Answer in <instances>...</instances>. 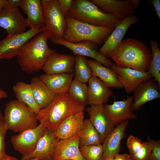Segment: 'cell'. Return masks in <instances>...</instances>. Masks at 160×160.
I'll use <instances>...</instances> for the list:
<instances>
[{
  "mask_svg": "<svg viewBox=\"0 0 160 160\" xmlns=\"http://www.w3.org/2000/svg\"><path fill=\"white\" fill-rule=\"evenodd\" d=\"M85 106L76 101L68 92L56 94L49 104L36 114L37 118L46 128L55 130L66 118L83 111Z\"/></svg>",
  "mask_w": 160,
  "mask_h": 160,
  "instance_id": "obj_1",
  "label": "cell"
},
{
  "mask_svg": "<svg viewBox=\"0 0 160 160\" xmlns=\"http://www.w3.org/2000/svg\"><path fill=\"white\" fill-rule=\"evenodd\" d=\"M152 57L148 45L137 39L128 38L122 41L111 58L119 67L146 72Z\"/></svg>",
  "mask_w": 160,
  "mask_h": 160,
  "instance_id": "obj_2",
  "label": "cell"
},
{
  "mask_svg": "<svg viewBox=\"0 0 160 160\" xmlns=\"http://www.w3.org/2000/svg\"><path fill=\"white\" fill-rule=\"evenodd\" d=\"M47 39L42 32L36 35L23 46L17 59L22 71L31 74L42 69L49 55L56 52L55 50L49 48Z\"/></svg>",
  "mask_w": 160,
  "mask_h": 160,
  "instance_id": "obj_3",
  "label": "cell"
},
{
  "mask_svg": "<svg viewBox=\"0 0 160 160\" xmlns=\"http://www.w3.org/2000/svg\"><path fill=\"white\" fill-rule=\"evenodd\" d=\"M65 17L67 28L62 39L71 43L87 40L92 41L98 45H102L114 29L92 25L68 16Z\"/></svg>",
  "mask_w": 160,
  "mask_h": 160,
  "instance_id": "obj_4",
  "label": "cell"
},
{
  "mask_svg": "<svg viewBox=\"0 0 160 160\" xmlns=\"http://www.w3.org/2000/svg\"><path fill=\"white\" fill-rule=\"evenodd\" d=\"M68 16L92 25L113 28L120 21L113 15L103 12L89 0H73Z\"/></svg>",
  "mask_w": 160,
  "mask_h": 160,
  "instance_id": "obj_5",
  "label": "cell"
},
{
  "mask_svg": "<svg viewBox=\"0 0 160 160\" xmlns=\"http://www.w3.org/2000/svg\"><path fill=\"white\" fill-rule=\"evenodd\" d=\"M4 118L7 129L15 132L20 133L38 126L36 113L17 99L5 104Z\"/></svg>",
  "mask_w": 160,
  "mask_h": 160,
  "instance_id": "obj_6",
  "label": "cell"
},
{
  "mask_svg": "<svg viewBox=\"0 0 160 160\" xmlns=\"http://www.w3.org/2000/svg\"><path fill=\"white\" fill-rule=\"evenodd\" d=\"M44 19L43 32L48 39H63L67 25L60 12L58 0H41Z\"/></svg>",
  "mask_w": 160,
  "mask_h": 160,
  "instance_id": "obj_7",
  "label": "cell"
},
{
  "mask_svg": "<svg viewBox=\"0 0 160 160\" xmlns=\"http://www.w3.org/2000/svg\"><path fill=\"white\" fill-rule=\"evenodd\" d=\"M42 27L30 28L23 33L7 35L0 41V59L9 60L19 54L25 44L36 34L43 32Z\"/></svg>",
  "mask_w": 160,
  "mask_h": 160,
  "instance_id": "obj_8",
  "label": "cell"
},
{
  "mask_svg": "<svg viewBox=\"0 0 160 160\" xmlns=\"http://www.w3.org/2000/svg\"><path fill=\"white\" fill-rule=\"evenodd\" d=\"M138 21L137 16L134 14L128 16L119 21L112 33L99 48V52L105 57L111 58L122 42L129 26L136 24Z\"/></svg>",
  "mask_w": 160,
  "mask_h": 160,
  "instance_id": "obj_9",
  "label": "cell"
},
{
  "mask_svg": "<svg viewBox=\"0 0 160 160\" xmlns=\"http://www.w3.org/2000/svg\"><path fill=\"white\" fill-rule=\"evenodd\" d=\"M50 40L54 44L65 47L69 49L73 52L74 56L81 55L88 57L110 68L113 63L109 58L103 56L99 52L98 45L92 41L86 40L72 43L62 39Z\"/></svg>",
  "mask_w": 160,
  "mask_h": 160,
  "instance_id": "obj_10",
  "label": "cell"
},
{
  "mask_svg": "<svg viewBox=\"0 0 160 160\" xmlns=\"http://www.w3.org/2000/svg\"><path fill=\"white\" fill-rule=\"evenodd\" d=\"M45 127L40 124L34 128L28 129L12 136L11 141L14 149L22 156L34 151L38 141L44 135Z\"/></svg>",
  "mask_w": 160,
  "mask_h": 160,
  "instance_id": "obj_11",
  "label": "cell"
},
{
  "mask_svg": "<svg viewBox=\"0 0 160 160\" xmlns=\"http://www.w3.org/2000/svg\"><path fill=\"white\" fill-rule=\"evenodd\" d=\"M104 12L113 15L120 21L134 15L138 8L139 0H90Z\"/></svg>",
  "mask_w": 160,
  "mask_h": 160,
  "instance_id": "obj_12",
  "label": "cell"
},
{
  "mask_svg": "<svg viewBox=\"0 0 160 160\" xmlns=\"http://www.w3.org/2000/svg\"><path fill=\"white\" fill-rule=\"evenodd\" d=\"M110 68L115 72L119 82L128 94L134 92L143 81L152 78L147 71L143 72L129 68H121L114 63Z\"/></svg>",
  "mask_w": 160,
  "mask_h": 160,
  "instance_id": "obj_13",
  "label": "cell"
},
{
  "mask_svg": "<svg viewBox=\"0 0 160 160\" xmlns=\"http://www.w3.org/2000/svg\"><path fill=\"white\" fill-rule=\"evenodd\" d=\"M0 27L6 30L9 35L25 32L28 27L26 19L18 7L0 9Z\"/></svg>",
  "mask_w": 160,
  "mask_h": 160,
  "instance_id": "obj_14",
  "label": "cell"
},
{
  "mask_svg": "<svg viewBox=\"0 0 160 160\" xmlns=\"http://www.w3.org/2000/svg\"><path fill=\"white\" fill-rule=\"evenodd\" d=\"M160 88L157 82L153 78L142 82L134 91V101L131 107L132 111H137L146 103L160 98Z\"/></svg>",
  "mask_w": 160,
  "mask_h": 160,
  "instance_id": "obj_15",
  "label": "cell"
},
{
  "mask_svg": "<svg viewBox=\"0 0 160 160\" xmlns=\"http://www.w3.org/2000/svg\"><path fill=\"white\" fill-rule=\"evenodd\" d=\"M79 132L70 138L58 140L52 160H86L80 151Z\"/></svg>",
  "mask_w": 160,
  "mask_h": 160,
  "instance_id": "obj_16",
  "label": "cell"
},
{
  "mask_svg": "<svg viewBox=\"0 0 160 160\" xmlns=\"http://www.w3.org/2000/svg\"><path fill=\"white\" fill-rule=\"evenodd\" d=\"M133 96L127 97L126 99L113 101L112 104H105L104 109L109 116L115 127L123 121L132 119L136 120L137 115L131 109L133 103Z\"/></svg>",
  "mask_w": 160,
  "mask_h": 160,
  "instance_id": "obj_17",
  "label": "cell"
},
{
  "mask_svg": "<svg viewBox=\"0 0 160 160\" xmlns=\"http://www.w3.org/2000/svg\"><path fill=\"white\" fill-rule=\"evenodd\" d=\"M75 56L56 53L49 56L42 69L46 74L73 73Z\"/></svg>",
  "mask_w": 160,
  "mask_h": 160,
  "instance_id": "obj_18",
  "label": "cell"
},
{
  "mask_svg": "<svg viewBox=\"0 0 160 160\" xmlns=\"http://www.w3.org/2000/svg\"><path fill=\"white\" fill-rule=\"evenodd\" d=\"M103 105H91L84 109L91 122L100 134L103 142L115 127L105 111Z\"/></svg>",
  "mask_w": 160,
  "mask_h": 160,
  "instance_id": "obj_19",
  "label": "cell"
},
{
  "mask_svg": "<svg viewBox=\"0 0 160 160\" xmlns=\"http://www.w3.org/2000/svg\"><path fill=\"white\" fill-rule=\"evenodd\" d=\"M58 141L55 130H51L45 127L44 135L38 141L35 150L30 153L22 156L21 160H28L35 158H38L39 160H52Z\"/></svg>",
  "mask_w": 160,
  "mask_h": 160,
  "instance_id": "obj_20",
  "label": "cell"
},
{
  "mask_svg": "<svg viewBox=\"0 0 160 160\" xmlns=\"http://www.w3.org/2000/svg\"><path fill=\"white\" fill-rule=\"evenodd\" d=\"M129 124L128 120L122 121L108 135L102 144L103 158L107 156L114 157L119 153L121 142L126 135L125 129Z\"/></svg>",
  "mask_w": 160,
  "mask_h": 160,
  "instance_id": "obj_21",
  "label": "cell"
},
{
  "mask_svg": "<svg viewBox=\"0 0 160 160\" xmlns=\"http://www.w3.org/2000/svg\"><path fill=\"white\" fill-rule=\"evenodd\" d=\"M87 104L102 105L107 103L113 92L97 77L92 76L88 82Z\"/></svg>",
  "mask_w": 160,
  "mask_h": 160,
  "instance_id": "obj_22",
  "label": "cell"
},
{
  "mask_svg": "<svg viewBox=\"0 0 160 160\" xmlns=\"http://www.w3.org/2000/svg\"><path fill=\"white\" fill-rule=\"evenodd\" d=\"M84 118L83 111L66 118L55 130L56 136L58 140L70 138L79 132L83 126Z\"/></svg>",
  "mask_w": 160,
  "mask_h": 160,
  "instance_id": "obj_23",
  "label": "cell"
},
{
  "mask_svg": "<svg viewBox=\"0 0 160 160\" xmlns=\"http://www.w3.org/2000/svg\"><path fill=\"white\" fill-rule=\"evenodd\" d=\"M27 15L26 22L28 27H43L44 19L40 0H21L19 6Z\"/></svg>",
  "mask_w": 160,
  "mask_h": 160,
  "instance_id": "obj_24",
  "label": "cell"
},
{
  "mask_svg": "<svg viewBox=\"0 0 160 160\" xmlns=\"http://www.w3.org/2000/svg\"><path fill=\"white\" fill-rule=\"evenodd\" d=\"M87 62L91 70L92 76L98 78L109 88H123L116 73L111 68L105 66L100 62L93 59H87Z\"/></svg>",
  "mask_w": 160,
  "mask_h": 160,
  "instance_id": "obj_25",
  "label": "cell"
},
{
  "mask_svg": "<svg viewBox=\"0 0 160 160\" xmlns=\"http://www.w3.org/2000/svg\"><path fill=\"white\" fill-rule=\"evenodd\" d=\"M43 82L56 94L68 92L74 77L73 73L41 75Z\"/></svg>",
  "mask_w": 160,
  "mask_h": 160,
  "instance_id": "obj_26",
  "label": "cell"
},
{
  "mask_svg": "<svg viewBox=\"0 0 160 160\" xmlns=\"http://www.w3.org/2000/svg\"><path fill=\"white\" fill-rule=\"evenodd\" d=\"M30 84L35 100L41 109L47 106L54 98L56 94L39 77L32 78Z\"/></svg>",
  "mask_w": 160,
  "mask_h": 160,
  "instance_id": "obj_27",
  "label": "cell"
},
{
  "mask_svg": "<svg viewBox=\"0 0 160 160\" xmlns=\"http://www.w3.org/2000/svg\"><path fill=\"white\" fill-rule=\"evenodd\" d=\"M17 100L27 106L36 114L41 109L36 101L30 84L17 82L12 88Z\"/></svg>",
  "mask_w": 160,
  "mask_h": 160,
  "instance_id": "obj_28",
  "label": "cell"
},
{
  "mask_svg": "<svg viewBox=\"0 0 160 160\" xmlns=\"http://www.w3.org/2000/svg\"><path fill=\"white\" fill-rule=\"evenodd\" d=\"M80 147L83 146L101 144V137L89 119L84 120L83 126L79 132Z\"/></svg>",
  "mask_w": 160,
  "mask_h": 160,
  "instance_id": "obj_29",
  "label": "cell"
},
{
  "mask_svg": "<svg viewBox=\"0 0 160 160\" xmlns=\"http://www.w3.org/2000/svg\"><path fill=\"white\" fill-rule=\"evenodd\" d=\"M75 58L74 79L86 83L92 76V71L87 63L86 57L77 55Z\"/></svg>",
  "mask_w": 160,
  "mask_h": 160,
  "instance_id": "obj_30",
  "label": "cell"
},
{
  "mask_svg": "<svg viewBox=\"0 0 160 160\" xmlns=\"http://www.w3.org/2000/svg\"><path fill=\"white\" fill-rule=\"evenodd\" d=\"M149 44L152 57L147 72L157 82L160 87V50L157 41L151 40Z\"/></svg>",
  "mask_w": 160,
  "mask_h": 160,
  "instance_id": "obj_31",
  "label": "cell"
},
{
  "mask_svg": "<svg viewBox=\"0 0 160 160\" xmlns=\"http://www.w3.org/2000/svg\"><path fill=\"white\" fill-rule=\"evenodd\" d=\"M68 92L78 102L85 105H87L88 88L86 83L74 79Z\"/></svg>",
  "mask_w": 160,
  "mask_h": 160,
  "instance_id": "obj_32",
  "label": "cell"
},
{
  "mask_svg": "<svg viewBox=\"0 0 160 160\" xmlns=\"http://www.w3.org/2000/svg\"><path fill=\"white\" fill-rule=\"evenodd\" d=\"M82 156L86 160H102L103 150L102 144L80 147Z\"/></svg>",
  "mask_w": 160,
  "mask_h": 160,
  "instance_id": "obj_33",
  "label": "cell"
},
{
  "mask_svg": "<svg viewBox=\"0 0 160 160\" xmlns=\"http://www.w3.org/2000/svg\"><path fill=\"white\" fill-rule=\"evenodd\" d=\"M126 145L131 156L136 154L142 148L143 142L137 137L130 135L127 139Z\"/></svg>",
  "mask_w": 160,
  "mask_h": 160,
  "instance_id": "obj_34",
  "label": "cell"
},
{
  "mask_svg": "<svg viewBox=\"0 0 160 160\" xmlns=\"http://www.w3.org/2000/svg\"><path fill=\"white\" fill-rule=\"evenodd\" d=\"M7 130L4 125V115L0 107V160L7 154L5 138Z\"/></svg>",
  "mask_w": 160,
  "mask_h": 160,
  "instance_id": "obj_35",
  "label": "cell"
},
{
  "mask_svg": "<svg viewBox=\"0 0 160 160\" xmlns=\"http://www.w3.org/2000/svg\"><path fill=\"white\" fill-rule=\"evenodd\" d=\"M151 149V144L148 140L143 142L141 149L135 155L131 156L132 160H149Z\"/></svg>",
  "mask_w": 160,
  "mask_h": 160,
  "instance_id": "obj_36",
  "label": "cell"
},
{
  "mask_svg": "<svg viewBox=\"0 0 160 160\" xmlns=\"http://www.w3.org/2000/svg\"><path fill=\"white\" fill-rule=\"evenodd\" d=\"M148 140L151 144V149L150 153L149 160H160V140H156L147 137Z\"/></svg>",
  "mask_w": 160,
  "mask_h": 160,
  "instance_id": "obj_37",
  "label": "cell"
},
{
  "mask_svg": "<svg viewBox=\"0 0 160 160\" xmlns=\"http://www.w3.org/2000/svg\"><path fill=\"white\" fill-rule=\"evenodd\" d=\"M73 0H58L60 12L65 17L68 16L72 6Z\"/></svg>",
  "mask_w": 160,
  "mask_h": 160,
  "instance_id": "obj_38",
  "label": "cell"
},
{
  "mask_svg": "<svg viewBox=\"0 0 160 160\" xmlns=\"http://www.w3.org/2000/svg\"><path fill=\"white\" fill-rule=\"evenodd\" d=\"M154 7L156 14L158 17L160 18V0H152L150 1Z\"/></svg>",
  "mask_w": 160,
  "mask_h": 160,
  "instance_id": "obj_39",
  "label": "cell"
},
{
  "mask_svg": "<svg viewBox=\"0 0 160 160\" xmlns=\"http://www.w3.org/2000/svg\"><path fill=\"white\" fill-rule=\"evenodd\" d=\"M114 160H132L129 154L124 153L116 155L114 157Z\"/></svg>",
  "mask_w": 160,
  "mask_h": 160,
  "instance_id": "obj_40",
  "label": "cell"
},
{
  "mask_svg": "<svg viewBox=\"0 0 160 160\" xmlns=\"http://www.w3.org/2000/svg\"><path fill=\"white\" fill-rule=\"evenodd\" d=\"M8 2L7 8H14L19 6L21 0H7Z\"/></svg>",
  "mask_w": 160,
  "mask_h": 160,
  "instance_id": "obj_41",
  "label": "cell"
},
{
  "mask_svg": "<svg viewBox=\"0 0 160 160\" xmlns=\"http://www.w3.org/2000/svg\"><path fill=\"white\" fill-rule=\"evenodd\" d=\"M8 2L7 0H0V9L7 8Z\"/></svg>",
  "mask_w": 160,
  "mask_h": 160,
  "instance_id": "obj_42",
  "label": "cell"
},
{
  "mask_svg": "<svg viewBox=\"0 0 160 160\" xmlns=\"http://www.w3.org/2000/svg\"><path fill=\"white\" fill-rule=\"evenodd\" d=\"M0 160H18L16 157L12 156L6 154Z\"/></svg>",
  "mask_w": 160,
  "mask_h": 160,
  "instance_id": "obj_43",
  "label": "cell"
},
{
  "mask_svg": "<svg viewBox=\"0 0 160 160\" xmlns=\"http://www.w3.org/2000/svg\"><path fill=\"white\" fill-rule=\"evenodd\" d=\"M7 97V93L3 89L0 88V99L6 98Z\"/></svg>",
  "mask_w": 160,
  "mask_h": 160,
  "instance_id": "obj_44",
  "label": "cell"
},
{
  "mask_svg": "<svg viewBox=\"0 0 160 160\" xmlns=\"http://www.w3.org/2000/svg\"><path fill=\"white\" fill-rule=\"evenodd\" d=\"M102 160H114V157L107 156L103 158Z\"/></svg>",
  "mask_w": 160,
  "mask_h": 160,
  "instance_id": "obj_45",
  "label": "cell"
},
{
  "mask_svg": "<svg viewBox=\"0 0 160 160\" xmlns=\"http://www.w3.org/2000/svg\"><path fill=\"white\" fill-rule=\"evenodd\" d=\"M28 160H39V159L37 158H32Z\"/></svg>",
  "mask_w": 160,
  "mask_h": 160,
  "instance_id": "obj_46",
  "label": "cell"
},
{
  "mask_svg": "<svg viewBox=\"0 0 160 160\" xmlns=\"http://www.w3.org/2000/svg\"><path fill=\"white\" fill-rule=\"evenodd\" d=\"M40 160H52L48 159H43Z\"/></svg>",
  "mask_w": 160,
  "mask_h": 160,
  "instance_id": "obj_47",
  "label": "cell"
}]
</instances>
